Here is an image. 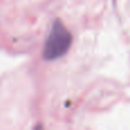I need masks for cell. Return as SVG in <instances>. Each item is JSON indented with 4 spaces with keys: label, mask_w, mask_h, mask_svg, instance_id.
I'll use <instances>...</instances> for the list:
<instances>
[{
    "label": "cell",
    "mask_w": 130,
    "mask_h": 130,
    "mask_svg": "<svg viewBox=\"0 0 130 130\" xmlns=\"http://www.w3.org/2000/svg\"><path fill=\"white\" fill-rule=\"evenodd\" d=\"M72 43V36L59 20L53 23L52 31L46 40L43 47V58L46 61H54L67 53Z\"/></svg>",
    "instance_id": "cell-1"
}]
</instances>
